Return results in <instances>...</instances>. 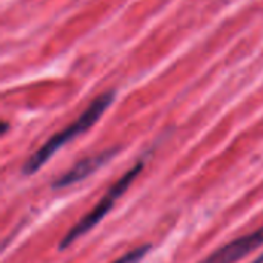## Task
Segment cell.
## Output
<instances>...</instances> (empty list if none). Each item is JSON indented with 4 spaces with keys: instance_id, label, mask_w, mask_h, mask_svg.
Returning a JSON list of instances; mask_svg holds the SVG:
<instances>
[{
    "instance_id": "6da1fadb",
    "label": "cell",
    "mask_w": 263,
    "mask_h": 263,
    "mask_svg": "<svg viewBox=\"0 0 263 263\" xmlns=\"http://www.w3.org/2000/svg\"><path fill=\"white\" fill-rule=\"evenodd\" d=\"M116 99V91H106L100 96H97L89 106L66 128H63L62 131H59L57 134H54L52 137H49L25 163L22 168V173L25 176H31L34 173H37L62 146H65L66 143H69L71 140H74L76 137L82 136L83 133H86L96 122L100 120V117L105 114V111L111 106V103Z\"/></svg>"
},
{
    "instance_id": "7a4b0ae2",
    "label": "cell",
    "mask_w": 263,
    "mask_h": 263,
    "mask_svg": "<svg viewBox=\"0 0 263 263\" xmlns=\"http://www.w3.org/2000/svg\"><path fill=\"white\" fill-rule=\"evenodd\" d=\"M143 170V163L139 162L136 163L129 171H126L108 191L106 194L97 202V205L85 216L82 217L68 233L66 236L60 240L59 243V250H66L68 247H71L74 242H77L82 236H85L86 233H89L96 225H99L105 217L106 214L112 210V206L116 205V200L123 196L126 193V190L129 188V185L137 179V176L142 173Z\"/></svg>"
},
{
    "instance_id": "3957f363",
    "label": "cell",
    "mask_w": 263,
    "mask_h": 263,
    "mask_svg": "<svg viewBox=\"0 0 263 263\" xmlns=\"http://www.w3.org/2000/svg\"><path fill=\"white\" fill-rule=\"evenodd\" d=\"M117 153H119V148H108L105 151L96 153L92 156H88V157L79 160L74 166H71L66 173H63L60 177H57L52 182V188L62 190V188H66V186L82 182L83 179L94 174L99 168L106 165L112 157H116Z\"/></svg>"
},
{
    "instance_id": "277c9868",
    "label": "cell",
    "mask_w": 263,
    "mask_h": 263,
    "mask_svg": "<svg viewBox=\"0 0 263 263\" xmlns=\"http://www.w3.org/2000/svg\"><path fill=\"white\" fill-rule=\"evenodd\" d=\"M260 247H263V227L236 240L228 242L200 263H236Z\"/></svg>"
},
{
    "instance_id": "5b68a950",
    "label": "cell",
    "mask_w": 263,
    "mask_h": 263,
    "mask_svg": "<svg viewBox=\"0 0 263 263\" xmlns=\"http://www.w3.org/2000/svg\"><path fill=\"white\" fill-rule=\"evenodd\" d=\"M149 248H151L149 245H142L139 248H134L125 256H122L120 259H117L114 263H140L142 259L146 256V253L149 251Z\"/></svg>"
},
{
    "instance_id": "8992f818",
    "label": "cell",
    "mask_w": 263,
    "mask_h": 263,
    "mask_svg": "<svg viewBox=\"0 0 263 263\" xmlns=\"http://www.w3.org/2000/svg\"><path fill=\"white\" fill-rule=\"evenodd\" d=\"M251 263H263V254H260V256H259L257 259H254V260H253Z\"/></svg>"
}]
</instances>
